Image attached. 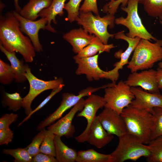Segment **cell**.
<instances>
[{
	"instance_id": "obj_38",
	"label": "cell",
	"mask_w": 162,
	"mask_h": 162,
	"mask_svg": "<svg viewBox=\"0 0 162 162\" xmlns=\"http://www.w3.org/2000/svg\"><path fill=\"white\" fill-rule=\"evenodd\" d=\"M18 117L17 114L13 113L3 115L0 118V130L9 128L11 124L15 122Z\"/></svg>"
},
{
	"instance_id": "obj_43",
	"label": "cell",
	"mask_w": 162,
	"mask_h": 162,
	"mask_svg": "<svg viewBox=\"0 0 162 162\" xmlns=\"http://www.w3.org/2000/svg\"><path fill=\"white\" fill-rule=\"evenodd\" d=\"M160 23L162 26V21L160 20ZM158 68H162V62H160L158 64Z\"/></svg>"
},
{
	"instance_id": "obj_34",
	"label": "cell",
	"mask_w": 162,
	"mask_h": 162,
	"mask_svg": "<svg viewBox=\"0 0 162 162\" xmlns=\"http://www.w3.org/2000/svg\"><path fill=\"white\" fill-rule=\"evenodd\" d=\"M44 137V131L42 130L34 137L31 143L25 148L32 157L40 152V147Z\"/></svg>"
},
{
	"instance_id": "obj_18",
	"label": "cell",
	"mask_w": 162,
	"mask_h": 162,
	"mask_svg": "<svg viewBox=\"0 0 162 162\" xmlns=\"http://www.w3.org/2000/svg\"><path fill=\"white\" fill-rule=\"evenodd\" d=\"M113 136V135L108 133L104 129L97 116L90 127L86 142L101 148L110 143Z\"/></svg>"
},
{
	"instance_id": "obj_24",
	"label": "cell",
	"mask_w": 162,
	"mask_h": 162,
	"mask_svg": "<svg viewBox=\"0 0 162 162\" xmlns=\"http://www.w3.org/2000/svg\"><path fill=\"white\" fill-rule=\"evenodd\" d=\"M115 47L113 44H104L98 37L95 36L91 42L76 56L84 58L94 56L100 52H109Z\"/></svg>"
},
{
	"instance_id": "obj_1",
	"label": "cell",
	"mask_w": 162,
	"mask_h": 162,
	"mask_svg": "<svg viewBox=\"0 0 162 162\" xmlns=\"http://www.w3.org/2000/svg\"><path fill=\"white\" fill-rule=\"evenodd\" d=\"M0 44L8 52L19 53L26 62H32L35 56L30 39L23 34L13 12L0 15Z\"/></svg>"
},
{
	"instance_id": "obj_16",
	"label": "cell",
	"mask_w": 162,
	"mask_h": 162,
	"mask_svg": "<svg viewBox=\"0 0 162 162\" xmlns=\"http://www.w3.org/2000/svg\"><path fill=\"white\" fill-rule=\"evenodd\" d=\"M124 82L130 87L140 86L151 93L160 92L156 79V71L152 69L139 73H132Z\"/></svg>"
},
{
	"instance_id": "obj_35",
	"label": "cell",
	"mask_w": 162,
	"mask_h": 162,
	"mask_svg": "<svg viewBox=\"0 0 162 162\" xmlns=\"http://www.w3.org/2000/svg\"><path fill=\"white\" fill-rule=\"evenodd\" d=\"M64 86V85L63 83L57 87L52 89V91L50 94L34 110H32V112L28 115L18 125V126L19 127L23 123L28 120L34 113L43 107L54 96L60 92Z\"/></svg>"
},
{
	"instance_id": "obj_32",
	"label": "cell",
	"mask_w": 162,
	"mask_h": 162,
	"mask_svg": "<svg viewBox=\"0 0 162 162\" xmlns=\"http://www.w3.org/2000/svg\"><path fill=\"white\" fill-rule=\"evenodd\" d=\"M82 0H69L65 4L64 9L67 12V20L70 22L76 21L80 14V4Z\"/></svg>"
},
{
	"instance_id": "obj_8",
	"label": "cell",
	"mask_w": 162,
	"mask_h": 162,
	"mask_svg": "<svg viewBox=\"0 0 162 162\" xmlns=\"http://www.w3.org/2000/svg\"><path fill=\"white\" fill-rule=\"evenodd\" d=\"M26 70L25 76L29 82V89L27 94L23 98L22 107L27 116L32 111L31 104L38 95L44 91L57 87L64 83V82L61 78L49 81L40 79L33 75L27 64H26Z\"/></svg>"
},
{
	"instance_id": "obj_45",
	"label": "cell",
	"mask_w": 162,
	"mask_h": 162,
	"mask_svg": "<svg viewBox=\"0 0 162 162\" xmlns=\"http://www.w3.org/2000/svg\"><path fill=\"white\" fill-rule=\"evenodd\" d=\"M106 0L107 1V0ZM110 0V1H114V0Z\"/></svg>"
},
{
	"instance_id": "obj_23",
	"label": "cell",
	"mask_w": 162,
	"mask_h": 162,
	"mask_svg": "<svg viewBox=\"0 0 162 162\" xmlns=\"http://www.w3.org/2000/svg\"><path fill=\"white\" fill-rule=\"evenodd\" d=\"M54 141L56 148L55 158L58 162H76L77 153L73 149L65 145L61 137L55 135Z\"/></svg>"
},
{
	"instance_id": "obj_44",
	"label": "cell",
	"mask_w": 162,
	"mask_h": 162,
	"mask_svg": "<svg viewBox=\"0 0 162 162\" xmlns=\"http://www.w3.org/2000/svg\"><path fill=\"white\" fill-rule=\"evenodd\" d=\"M160 20L162 21V15H161L159 17Z\"/></svg>"
},
{
	"instance_id": "obj_14",
	"label": "cell",
	"mask_w": 162,
	"mask_h": 162,
	"mask_svg": "<svg viewBox=\"0 0 162 162\" xmlns=\"http://www.w3.org/2000/svg\"><path fill=\"white\" fill-rule=\"evenodd\" d=\"M97 116L103 127L108 133L118 137L127 133L122 118L116 111L104 107Z\"/></svg>"
},
{
	"instance_id": "obj_42",
	"label": "cell",
	"mask_w": 162,
	"mask_h": 162,
	"mask_svg": "<svg viewBox=\"0 0 162 162\" xmlns=\"http://www.w3.org/2000/svg\"><path fill=\"white\" fill-rule=\"evenodd\" d=\"M16 11L19 13L21 9L19 3V0H14Z\"/></svg>"
},
{
	"instance_id": "obj_29",
	"label": "cell",
	"mask_w": 162,
	"mask_h": 162,
	"mask_svg": "<svg viewBox=\"0 0 162 162\" xmlns=\"http://www.w3.org/2000/svg\"><path fill=\"white\" fill-rule=\"evenodd\" d=\"M23 98L19 93L5 92L3 95V105L8 106L9 110L16 112L22 107Z\"/></svg>"
},
{
	"instance_id": "obj_30",
	"label": "cell",
	"mask_w": 162,
	"mask_h": 162,
	"mask_svg": "<svg viewBox=\"0 0 162 162\" xmlns=\"http://www.w3.org/2000/svg\"><path fill=\"white\" fill-rule=\"evenodd\" d=\"M152 114L154 117V123L150 141L162 135V108H154Z\"/></svg>"
},
{
	"instance_id": "obj_37",
	"label": "cell",
	"mask_w": 162,
	"mask_h": 162,
	"mask_svg": "<svg viewBox=\"0 0 162 162\" xmlns=\"http://www.w3.org/2000/svg\"><path fill=\"white\" fill-rule=\"evenodd\" d=\"M97 0H84L80 9V12H91L96 15H99Z\"/></svg>"
},
{
	"instance_id": "obj_11",
	"label": "cell",
	"mask_w": 162,
	"mask_h": 162,
	"mask_svg": "<svg viewBox=\"0 0 162 162\" xmlns=\"http://www.w3.org/2000/svg\"><path fill=\"white\" fill-rule=\"evenodd\" d=\"M124 31H120L115 33L114 36L116 39H121L126 41L128 46L124 52H122L119 50L115 53V56L117 58H119L120 59L114 64V68L113 69L107 71L106 79L110 80L112 83H116L118 80L119 76V70L122 69L124 66L128 64L129 57L141 39L138 37H129L124 33Z\"/></svg>"
},
{
	"instance_id": "obj_12",
	"label": "cell",
	"mask_w": 162,
	"mask_h": 162,
	"mask_svg": "<svg viewBox=\"0 0 162 162\" xmlns=\"http://www.w3.org/2000/svg\"><path fill=\"white\" fill-rule=\"evenodd\" d=\"M13 13L19 22L21 30L30 38L36 52H42L43 47L39 40L38 33L40 29H46L48 22L47 19L41 18L33 20L24 17L16 11H14Z\"/></svg>"
},
{
	"instance_id": "obj_6",
	"label": "cell",
	"mask_w": 162,
	"mask_h": 162,
	"mask_svg": "<svg viewBox=\"0 0 162 162\" xmlns=\"http://www.w3.org/2000/svg\"><path fill=\"white\" fill-rule=\"evenodd\" d=\"M139 0H129L126 6L121 7L127 14L126 17L121 16L116 18L115 23L126 27L128 32L126 35L130 38L138 37L141 39L156 41L157 39L146 29L138 13Z\"/></svg>"
},
{
	"instance_id": "obj_46",
	"label": "cell",
	"mask_w": 162,
	"mask_h": 162,
	"mask_svg": "<svg viewBox=\"0 0 162 162\" xmlns=\"http://www.w3.org/2000/svg\"><path fill=\"white\" fill-rule=\"evenodd\" d=\"M160 90H161V92H162V88H161V89H160Z\"/></svg>"
},
{
	"instance_id": "obj_15",
	"label": "cell",
	"mask_w": 162,
	"mask_h": 162,
	"mask_svg": "<svg viewBox=\"0 0 162 162\" xmlns=\"http://www.w3.org/2000/svg\"><path fill=\"white\" fill-rule=\"evenodd\" d=\"M85 100L83 98L74 106L69 112L56 122L50 125L47 129L51 130L55 135L67 138L72 137L75 132L72 122L75 114L83 108Z\"/></svg>"
},
{
	"instance_id": "obj_41",
	"label": "cell",
	"mask_w": 162,
	"mask_h": 162,
	"mask_svg": "<svg viewBox=\"0 0 162 162\" xmlns=\"http://www.w3.org/2000/svg\"><path fill=\"white\" fill-rule=\"evenodd\" d=\"M156 79L160 89L162 88V68H158L156 71Z\"/></svg>"
},
{
	"instance_id": "obj_13",
	"label": "cell",
	"mask_w": 162,
	"mask_h": 162,
	"mask_svg": "<svg viewBox=\"0 0 162 162\" xmlns=\"http://www.w3.org/2000/svg\"><path fill=\"white\" fill-rule=\"evenodd\" d=\"M101 52H100L94 56L87 57L74 56V59L77 64L76 74L85 75L87 79L90 81L105 78L107 71L101 69L98 64L99 55Z\"/></svg>"
},
{
	"instance_id": "obj_39",
	"label": "cell",
	"mask_w": 162,
	"mask_h": 162,
	"mask_svg": "<svg viewBox=\"0 0 162 162\" xmlns=\"http://www.w3.org/2000/svg\"><path fill=\"white\" fill-rule=\"evenodd\" d=\"M13 137V132L9 128L0 130L1 145H8L12 141Z\"/></svg>"
},
{
	"instance_id": "obj_4",
	"label": "cell",
	"mask_w": 162,
	"mask_h": 162,
	"mask_svg": "<svg viewBox=\"0 0 162 162\" xmlns=\"http://www.w3.org/2000/svg\"><path fill=\"white\" fill-rule=\"evenodd\" d=\"M118 144L111 154V162H123L128 160L136 161L140 158H147L151 151L137 138L127 133L118 137Z\"/></svg>"
},
{
	"instance_id": "obj_28",
	"label": "cell",
	"mask_w": 162,
	"mask_h": 162,
	"mask_svg": "<svg viewBox=\"0 0 162 162\" xmlns=\"http://www.w3.org/2000/svg\"><path fill=\"white\" fill-rule=\"evenodd\" d=\"M139 3L149 16L159 18L162 15V0H139Z\"/></svg>"
},
{
	"instance_id": "obj_19",
	"label": "cell",
	"mask_w": 162,
	"mask_h": 162,
	"mask_svg": "<svg viewBox=\"0 0 162 162\" xmlns=\"http://www.w3.org/2000/svg\"><path fill=\"white\" fill-rule=\"evenodd\" d=\"M94 36L80 28L64 34L63 38L71 45L74 52L77 54L91 42Z\"/></svg>"
},
{
	"instance_id": "obj_10",
	"label": "cell",
	"mask_w": 162,
	"mask_h": 162,
	"mask_svg": "<svg viewBox=\"0 0 162 162\" xmlns=\"http://www.w3.org/2000/svg\"><path fill=\"white\" fill-rule=\"evenodd\" d=\"M106 102L103 97L92 94L85 100L82 110L78 113L77 117H83L87 120V124L84 130L79 136L75 137V140L79 142H86L88 132L93 121L95 118L98 110L104 107Z\"/></svg>"
},
{
	"instance_id": "obj_40",
	"label": "cell",
	"mask_w": 162,
	"mask_h": 162,
	"mask_svg": "<svg viewBox=\"0 0 162 162\" xmlns=\"http://www.w3.org/2000/svg\"><path fill=\"white\" fill-rule=\"evenodd\" d=\"M32 162H58L55 157L39 152L32 157Z\"/></svg>"
},
{
	"instance_id": "obj_17",
	"label": "cell",
	"mask_w": 162,
	"mask_h": 162,
	"mask_svg": "<svg viewBox=\"0 0 162 162\" xmlns=\"http://www.w3.org/2000/svg\"><path fill=\"white\" fill-rule=\"evenodd\" d=\"M135 96L130 105L145 110L152 114L154 107L162 108V94L160 92L151 93L140 88L130 87Z\"/></svg>"
},
{
	"instance_id": "obj_31",
	"label": "cell",
	"mask_w": 162,
	"mask_h": 162,
	"mask_svg": "<svg viewBox=\"0 0 162 162\" xmlns=\"http://www.w3.org/2000/svg\"><path fill=\"white\" fill-rule=\"evenodd\" d=\"M4 154L10 155L13 157L15 162H32V157L25 148H18L14 149H4Z\"/></svg>"
},
{
	"instance_id": "obj_36",
	"label": "cell",
	"mask_w": 162,
	"mask_h": 162,
	"mask_svg": "<svg viewBox=\"0 0 162 162\" xmlns=\"http://www.w3.org/2000/svg\"><path fill=\"white\" fill-rule=\"evenodd\" d=\"M129 0H115L105 4L102 8L103 12L114 15L120 4L121 7L127 6Z\"/></svg>"
},
{
	"instance_id": "obj_25",
	"label": "cell",
	"mask_w": 162,
	"mask_h": 162,
	"mask_svg": "<svg viewBox=\"0 0 162 162\" xmlns=\"http://www.w3.org/2000/svg\"><path fill=\"white\" fill-rule=\"evenodd\" d=\"M76 162H111L110 154H104L92 149L77 152Z\"/></svg>"
},
{
	"instance_id": "obj_2",
	"label": "cell",
	"mask_w": 162,
	"mask_h": 162,
	"mask_svg": "<svg viewBox=\"0 0 162 162\" xmlns=\"http://www.w3.org/2000/svg\"><path fill=\"white\" fill-rule=\"evenodd\" d=\"M121 115L127 133L137 138L144 144H148L151 140L154 123L152 114L130 104L123 110Z\"/></svg>"
},
{
	"instance_id": "obj_22",
	"label": "cell",
	"mask_w": 162,
	"mask_h": 162,
	"mask_svg": "<svg viewBox=\"0 0 162 162\" xmlns=\"http://www.w3.org/2000/svg\"><path fill=\"white\" fill-rule=\"evenodd\" d=\"M0 49L6 56L10 63V66L14 75V80L17 82L21 83L27 80L25 76L26 64L16 57L15 52H11L6 50L0 44Z\"/></svg>"
},
{
	"instance_id": "obj_27",
	"label": "cell",
	"mask_w": 162,
	"mask_h": 162,
	"mask_svg": "<svg viewBox=\"0 0 162 162\" xmlns=\"http://www.w3.org/2000/svg\"><path fill=\"white\" fill-rule=\"evenodd\" d=\"M151 153L147 158L148 162H162V135L150 141L148 144Z\"/></svg>"
},
{
	"instance_id": "obj_3",
	"label": "cell",
	"mask_w": 162,
	"mask_h": 162,
	"mask_svg": "<svg viewBox=\"0 0 162 162\" xmlns=\"http://www.w3.org/2000/svg\"><path fill=\"white\" fill-rule=\"evenodd\" d=\"M155 41L140 39L127 66L131 73L151 69L155 63L162 60V40Z\"/></svg>"
},
{
	"instance_id": "obj_9",
	"label": "cell",
	"mask_w": 162,
	"mask_h": 162,
	"mask_svg": "<svg viewBox=\"0 0 162 162\" xmlns=\"http://www.w3.org/2000/svg\"><path fill=\"white\" fill-rule=\"evenodd\" d=\"M105 88V86L96 88L89 87L80 92L78 95L69 93H63L60 106L54 112L40 123L37 127V130H41L46 127L50 125L61 118L67 110L75 106L84 97L88 96L100 89Z\"/></svg>"
},
{
	"instance_id": "obj_7",
	"label": "cell",
	"mask_w": 162,
	"mask_h": 162,
	"mask_svg": "<svg viewBox=\"0 0 162 162\" xmlns=\"http://www.w3.org/2000/svg\"><path fill=\"white\" fill-rule=\"evenodd\" d=\"M104 107L110 108L121 114L123 110L131 104L135 98L130 87L121 80L117 84L112 83L105 88Z\"/></svg>"
},
{
	"instance_id": "obj_33",
	"label": "cell",
	"mask_w": 162,
	"mask_h": 162,
	"mask_svg": "<svg viewBox=\"0 0 162 162\" xmlns=\"http://www.w3.org/2000/svg\"><path fill=\"white\" fill-rule=\"evenodd\" d=\"M14 80V75L10 65L0 59V82L8 85Z\"/></svg>"
},
{
	"instance_id": "obj_20",
	"label": "cell",
	"mask_w": 162,
	"mask_h": 162,
	"mask_svg": "<svg viewBox=\"0 0 162 162\" xmlns=\"http://www.w3.org/2000/svg\"><path fill=\"white\" fill-rule=\"evenodd\" d=\"M67 0H52L50 5L47 8L42 10L39 14V16L45 18L47 20V23L46 29L52 32H56V31L51 25V22L56 24V16H62L64 14L63 9L65 2Z\"/></svg>"
},
{
	"instance_id": "obj_26",
	"label": "cell",
	"mask_w": 162,
	"mask_h": 162,
	"mask_svg": "<svg viewBox=\"0 0 162 162\" xmlns=\"http://www.w3.org/2000/svg\"><path fill=\"white\" fill-rule=\"evenodd\" d=\"M42 130L44 134V137L40 147V152L55 157V135L48 129L46 130L44 128Z\"/></svg>"
},
{
	"instance_id": "obj_21",
	"label": "cell",
	"mask_w": 162,
	"mask_h": 162,
	"mask_svg": "<svg viewBox=\"0 0 162 162\" xmlns=\"http://www.w3.org/2000/svg\"><path fill=\"white\" fill-rule=\"evenodd\" d=\"M52 0H29L21 9L19 14L27 19L34 20L39 16V13L48 8Z\"/></svg>"
},
{
	"instance_id": "obj_5",
	"label": "cell",
	"mask_w": 162,
	"mask_h": 162,
	"mask_svg": "<svg viewBox=\"0 0 162 162\" xmlns=\"http://www.w3.org/2000/svg\"><path fill=\"white\" fill-rule=\"evenodd\" d=\"M92 13L80 12L76 21L89 34L98 37L104 44H108L109 39L113 38L115 34L110 33L107 30L108 27L112 28L114 27V15L107 14L101 17Z\"/></svg>"
}]
</instances>
